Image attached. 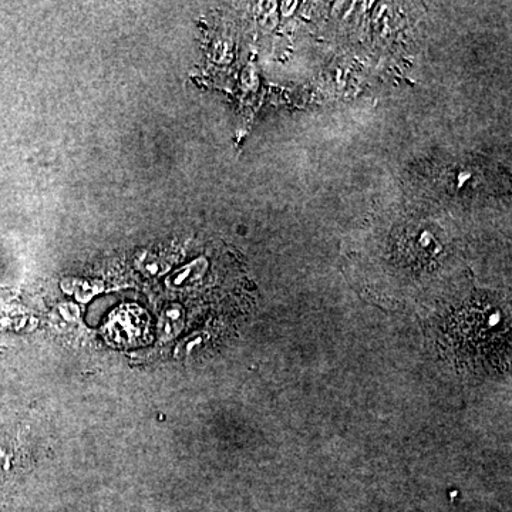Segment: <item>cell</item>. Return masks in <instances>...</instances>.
Segmentation results:
<instances>
[{
    "label": "cell",
    "instance_id": "6da1fadb",
    "mask_svg": "<svg viewBox=\"0 0 512 512\" xmlns=\"http://www.w3.org/2000/svg\"><path fill=\"white\" fill-rule=\"evenodd\" d=\"M406 245L404 254L410 256L412 261L420 262V264L430 261L440 252L439 242L427 231L420 232L419 235L410 234Z\"/></svg>",
    "mask_w": 512,
    "mask_h": 512
}]
</instances>
